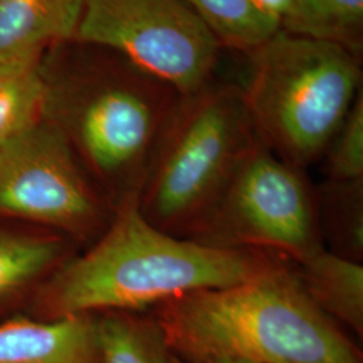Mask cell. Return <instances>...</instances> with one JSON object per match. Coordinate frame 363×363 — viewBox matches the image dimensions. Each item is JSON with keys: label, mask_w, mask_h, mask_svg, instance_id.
<instances>
[{"label": "cell", "mask_w": 363, "mask_h": 363, "mask_svg": "<svg viewBox=\"0 0 363 363\" xmlns=\"http://www.w3.org/2000/svg\"><path fill=\"white\" fill-rule=\"evenodd\" d=\"M288 262L257 250L220 249L159 230L132 199L85 253L58 267L46 292L54 318L148 312L182 295L240 284Z\"/></svg>", "instance_id": "obj_1"}, {"label": "cell", "mask_w": 363, "mask_h": 363, "mask_svg": "<svg viewBox=\"0 0 363 363\" xmlns=\"http://www.w3.org/2000/svg\"><path fill=\"white\" fill-rule=\"evenodd\" d=\"M171 352L190 363H362L304 291L291 262L244 283L201 289L150 310Z\"/></svg>", "instance_id": "obj_2"}, {"label": "cell", "mask_w": 363, "mask_h": 363, "mask_svg": "<svg viewBox=\"0 0 363 363\" xmlns=\"http://www.w3.org/2000/svg\"><path fill=\"white\" fill-rule=\"evenodd\" d=\"M247 57L242 91L261 143L298 169L319 163L362 91V55L280 28Z\"/></svg>", "instance_id": "obj_3"}, {"label": "cell", "mask_w": 363, "mask_h": 363, "mask_svg": "<svg viewBox=\"0 0 363 363\" xmlns=\"http://www.w3.org/2000/svg\"><path fill=\"white\" fill-rule=\"evenodd\" d=\"M259 140L242 86L214 79L182 96L138 195L142 216L190 238Z\"/></svg>", "instance_id": "obj_4"}, {"label": "cell", "mask_w": 363, "mask_h": 363, "mask_svg": "<svg viewBox=\"0 0 363 363\" xmlns=\"http://www.w3.org/2000/svg\"><path fill=\"white\" fill-rule=\"evenodd\" d=\"M64 132L116 210L138 199L182 94L115 52L111 65L70 81Z\"/></svg>", "instance_id": "obj_5"}, {"label": "cell", "mask_w": 363, "mask_h": 363, "mask_svg": "<svg viewBox=\"0 0 363 363\" xmlns=\"http://www.w3.org/2000/svg\"><path fill=\"white\" fill-rule=\"evenodd\" d=\"M189 240L300 264L325 249L315 184L259 140Z\"/></svg>", "instance_id": "obj_6"}, {"label": "cell", "mask_w": 363, "mask_h": 363, "mask_svg": "<svg viewBox=\"0 0 363 363\" xmlns=\"http://www.w3.org/2000/svg\"><path fill=\"white\" fill-rule=\"evenodd\" d=\"M72 40L121 54L182 96L214 81L222 50L184 0H81Z\"/></svg>", "instance_id": "obj_7"}, {"label": "cell", "mask_w": 363, "mask_h": 363, "mask_svg": "<svg viewBox=\"0 0 363 363\" xmlns=\"http://www.w3.org/2000/svg\"><path fill=\"white\" fill-rule=\"evenodd\" d=\"M115 211L55 123L39 120L0 145V213L86 240L104 233Z\"/></svg>", "instance_id": "obj_8"}, {"label": "cell", "mask_w": 363, "mask_h": 363, "mask_svg": "<svg viewBox=\"0 0 363 363\" xmlns=\"http://www.w3.org/2000/svg\"><path fill=\"white\" fill-rule=\"evenodd\" d=\"M0 363H100L96 316L50 322L15 319L0 325Z\"/></svg>", "instance_id": "obj_9"}, {"label": "cell", "mask_w": 363, "mask_h": 363, "mask_svg": "<svg viewBox=\"0 0 363 363\" xmlns=\"http://www.w3.org/2000/svg\"><path fill=\"white\" fill-rule=\"evenodd\" d=\"M79 11L81 0H0V61L72 40Z\"/></svg>", "instance_id": "obj_10"}, {"label": "cell", "mask_w": 363, "mask_h": 363, "mask_svg": "<svg viewBox=\"0 0 363 363\" xmlns=\"http://www.w3.org/2000/svg\"><path fill=\"white\" fill-rule=\"evenodd\" d=\"M292 265L312 301L334 322L337 319L362 337L363 262L339 257L323 249Z\"/></svg>", "instance_id": "obj_11"}, {"label": "cell", "mask_w": 363, "mask_h": 363, "mask_svg": "<svg viewBox=\"0 0 363 363\" xmlns=\"http://www.w3.org/2000/svg\"><path fill=\"white\" fill-rule=\"evenodd\" d=\"M315 189L319 230L325 250L363 262V179H325Z\"/></svg>", "instance_id": "obj_12"}, {"label": "cell", "mask_w": 363, "mask_h": 363, "mask_svg": "<svg viewBox=\"0 0 363 363\" xmlns=\"http://www.w3.org/2000/svg\"><path fill=\"white\" fill-rule=\"evenodd\" d=\"M100 363H172V352L150 312L96 316Z\"/></svg>", "instance_id": "obj_13"}, {"label": "cell", "mask_w": 363, "mask_h": 363, "mask_svg": "<svg viewBox=\"0 0 363 363\" xmlns=\"http://www.w3.org/2000/svg\"><path fill=\"white\" fill-rule=\"evenodd\" d=\"M39 54L0 61V145L40 120L48 88Z\"/></svg>", "instance_id": "obj_14"}, {"label": "cell", "mask_w": 363, "mask_h": 363, "mask_svg": "<svg viewBox=\"0 0 363 363\" xmlns=\"http://www.w3.org/2000/svg\"><path fill=\"white\" fill-rule=\"evenodd\" d=\"M208 26L222 49L247 55L279 30V22L253 0H184Z\"/></svg>", "instance_id": "obj_15"}, {"label": "cell", "mask_w": 363, "mask_h": 363, "mask_svg": "<svg viewBox=\"0 0 363 363\" xmlns=\"http://www.w3.org/2000/svg\"><path fill=\"white\" fill-rule=\"evenodd\" d=\"M280 28L331 40L362 55L363 0H296Z\"/></svg>", "instance_id": "obj_16"}, {"label": "cell", "mask_w": 363, "mask_h": 363, "mask_svg": "<svg viewBox=\"0 0 363 363\" xmlns=\"http://www.w3.org/2000/svg\"><path fill=\"white\" fill-rule=\"evenodd\" d=\"M69 242L54 235H27L0 230V300L62 265Z\"/></svg>", "instance_id": "obj_17"}, {"label": "cell", "mask_w": 363, "mask_h": 363, "mask_svg": "<svg viewBox=\"0 0 363 363\" xmlns=\"http://www.w3.org/2000/svg\"><path fill=\"white\" fill-rule=\"evenodd\" d=\"M320 162L330 181L363 179V91L327 145Z\"/></svg>", "instance_id": "obj_18"}, {"label": "cell", "mask_w": 363, "mask_h": 363, "mask_svg": "<svg viewBox=\"0 0 363 363\" xmlns=\"http://www.w3.org/2000/svg\"><path fill=\"white\" fill-rule=\"evenodd\" d=\"M208 363H259L252 359H244V358H218Z\"/></svg>", "instance_id": "obj_19"}, {"label": "cell", "mask_w": 363, "mask_h": 363, "mask_svg": "<svg viewBox=\"0 0 363 363\" xmlns=\"http://www.w3.org/2000/svg\"><path fill=\"white\" fill-rule=\"evenodd\" d=\"M172 363H190L186 362V361H183L181 358H178V357H175L174 354H172Z\"/></svg>", "instance_id": "obj_20"}]
</instances>
